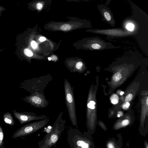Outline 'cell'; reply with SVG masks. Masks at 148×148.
I'll return each instance as SVG.
<instances>
[{
  "label": "cell",
  "mask_w": 148,
  "mask_h": 148,
  "mask_svg": "<svg viewBox=\"0 0 148 148\" xmlns=\"http://www.w3.org/2000/svg\"><path fill=\"white\" fill-rule=\"evenodd\" d=\"M71 26L69 24H65L62 25L61 27V29L62 31H67L70 30Z\"/></svg>",
  "instance_id": "4fadbf2b"
},
{
  "label": "cell",
  "mask_w": 148,
  "mask_h": 148,
  "mask_svg": "<svg viewBox=\"0 0 148 148\" xmlns=\"http://www.w3.org/2000/svg\"><path fill=\"white\" fill-rule=\"evenodd\" d=\"M25 54L28 57H31L33 56V53L29 49H26L24 51Z\"/></svg>",
  "instance_id": "7c38bea8"
},
{
  "label": "cell",
  "mask_w": 148,
  "mask_h": 148,
  "mask_svg": "<svg viewBox=\"0 0 148 148\" xmlns=\"http://www.w3.org/2000/svg\"><path fill=\"white\" fill-rule=\"evenodd\" d=\"M62 112L59 114L50 132L46 134L44 138L38 142L39 148H51L59 140L65 127L66 122L62 119Z\"/></svg>",
  "instance_id": "7a4b0ae2"
},
{
  "label": "cell",
  "mask_w": 148,
  "mask_h": 148,
  "mask_svg": "<svg viewBox=\"0 0 148 148\" xmlns=\"http://www.w3.org/2000/svg\"><path fill=\"white\" fill-rule=\"evenodd\" d=\"M67 137L70 148H95L93 138L88 132L82 133L77 128L70 126Z\"/></svg>",
  "instance_id": "6da1fadb"
},
{
  "label": "cell",
  "mask_w": 148,
  "mask_h": 148,
  "mask_svg": "<svg viewBox=\"0 0 148 148\" xmlns=\"http://www.w3.org/2000/svg\"><path fill=\"white\" fill-rule=\"evenodd\" d=\"M3 118L4 121L6 123L11 125H14V120L10 113H5L3 115Z\"/></svg>",
  "instance_id": "9c48e42d"
},
{
  "label": "cell",
  "mask_w": 148,
  "mask_h": 148,
  "mask_svg": "<svg viewBox=\"0 0 148 148\" xmlns=\"http://www.w3.org/2000/svg\"><path fill=\"white\" fill-rule=\"evenodd\" d=\"M106 29H94L89 30L90 32L96 34L105 35L107 36L106 38L110 39L115 38L124 37L130 36L136 37L138 32H131L127 30L125 27Z\"/></svg>",
  "instance_id": "277c9868"
},
{
  "label": "cell",
  "mask_w": 148,
  "mask_h": 148,
  "mask_svg": "<svg viewBox=\"0 0 148 148\" xmlns=\"http://www.w3.org/2000/svg\"><path fill=\"white\" fill-rule=\"evenodd\" d=\"M130 103L128 102H127L125 104H124L123 106L124 107L128 108L130 106Z\"/></svg>",
  "instance_id": "ffe728a7"
},
{
  "label": "cell",
  "mask_w": 148,
  "mask_h": 148,
  "mask_svg": "<svg viewBox=\"0 0 148 148\" xmlns=\"http://www.w3.org/2000/svg\"><path fill=\"white\" fill-rule=\"evenodd\" d=\"M48 59L49 60H51V58L50 57H49L48 58Z\"/></svg>",
  "instance_id": "83f0119b"
},
{
  "label": "cell",
  "mask_w": 148,
  "mask_h": 148,
  "mask_svg": "<svg viewBox=\"0 0 148 148\" xmlns=\"http://www.w3.org/2000/svg\"><path fill=\"white\" fill-rule=\"evenodd\" d=\"M97 148H99V147H97Z\"/></svg>",
  "instance_id": "f546056e"
},
{
  "label": "cell",
  "mask_w": 148,
  "mask_h": 148,
  "mask_svg": "<svg viewBox=\"0 0 148 148\" xmlns=\"http://www.w3.org/2000/svg\"><path fill=\"white\" fill-rule=\"evenodd\" d=\"M15 117L20 122L21 124L27 123L34 120H40L48 118L45 115H38L33 112H19L15 110H12Z\"/></svg>",
  "instance_id": "8992f818"
},
{
  "label": "cell",
  "mask_w": 148,
  "mask_h": 148,
  "mask_svg": "<svg viewBox=\"0 0 148 148\" xmlns=\"http://www.w3.org/2000/svg\"><path fill=\"white\" fill-rule=\"evenodd\" d=\"M97 8L102 18V20L114 27L116 22L110 9L106 5L101 4H97Z\"/></svg>",
  "instance_id": "52a82bcc"
},
{
  "label": "cell",
  "mask_w": 148,
  "mask_h": 148,
  "mask_svg": "<svg viewBox=\"0 0 148 148\" xmlns=\"http://www.w3.org/2000/svg\"><path fill=\"white\" fill-rule=\"evenodd\" d=\"M31 45L32 47L34 49L36 48L37 45V43L34 41H32L31 42Z\"/></svg>",
  "instance_id": "e0dca14e"
},
{
  "label": "cell",
  "mask_w": 148,
  "mask_h": 148,
  "mask_svg": "<svg viewBox=\"0 0 148 148\" xmlns=\"http://www.w3.org/2000/svg\"><path fill=\"white\" fill-rule=\"evenodd\" d=\"M126 148H129V143H127L126 145Z\"/></svg>",
  "instance_id": "d4e9b609"
},
{
  "label": "cell",
  "mask_w": 148,
  "mask_h": 148,
  "mask_svg": "<svg viewBox=\"0 0 148 148\" xmlns=\"http://www.w3.org/2000/svg\"><path fill=\"white\" fill-rule=\"evenodd\" d=\"M49 121L47 118L26 124L17 130L14 134L12 138H15L31 134L43 128Z\"/></svg>",
  "instance_id": "5b68a950"
},
{
  "label": "cell",
  "mask_w": 148,
  "mask_h": 148,
  "mask_svg": "<svg viewBox=\"0 0 148 148\" xmlns=\"http://www.w3.org/2000/svg\"><path fill=\"white\" fill-rule=\"evenodd\" d=\"M36 7L38 10H40L42 8V5L40 3H38L36 5Z\"/></svg>",
  "instance_id": "ac0fdd59"
},
{
  "label": "cell",
  "mask_w": 148,
  "mask_h": 148,
  "mask_svg": "<svg viewBox=\"0 0 148 148\" xmlns=\"http://www.w3.org/2000/svg\"><path fill=\"white\" fill-rule=\"evenodd\" d=\"M64 86L66 103L69 117L72 125L77 128L73 88L66 79L64 80Z\"/></svg>",
  "instance_id": "3957f363"
},
{
  "label": "cell",
  "mask_w": 148,
  "mask_h": 148,
  "mask_svg": "<svg viewBox=\"0 0 148 148\" xmlns=\"http://www.w3.org/2000/svg\"><path fill=\"white\" fill-rule=\"evenodd\" d=\"M89 103L93 105H94L95 104V102L94 101H90Z\"/></svg>",
  "instance_id": "cb8c5ba5"
},
{
  "label": "cell",
  "mask_w": 148,
  "mask_h": 148,
  "mask_svg": "<svg viewBox=\"0 0 148 148\" xmlns=\"http://www.w3.org/2000/svg\"><path fill=\"white\" fill-rule=\"evenodd\" d=\"M98 125L104 131H106L107 130V128L106 127L103 123L101 122H99Z\"/></svg>",
  "instance_id": "5bb4252c"
},
{
  "label": "cell",
  "mask_w": 148,
  "mask_h": 148,
  "mask_svg": "<svg viewBox=\"0 0 148 148\" xmlns=\"http://www.w3.org/2000/svg\"><path fill=\"white\" fill-rule=\"evenodd\" d=\"M40 41L41 42H42L46 40V38L44 37H40L39 39Z\"/></svg>",
  "instance_id": "603a6c76"
},
{
  "label": "cell",
  "mask_w": 148,
  "mask_h": 148,
  "mask_svg": "<svg viewBox=\"0 0 148 148\" xmlns=\"http://www.w3.org/2000/svg\"><path fill=\"white\" fill-rule=\"evenodd\" d=\"M118 100L116 99H113L111 100V102L113 104H115L118 102Z\"/></svg>",
  "instance_id": "44dd1931"
},
{
  "label": "cell",
  "mask_w": 148,
  "mask_h": 148,
  "mask_svg": "<svg viewBox=\"0 0 148 148\" xmlns=\"http://www.w3.org/2000/svg\"><path fill=\"white\" fill-rule=\"evenodd\" d=\"M146 103L148 105V97H147V100H146Z\"/></svg>",
  "instance_id": "4316f807"
},
{
  "label": "cell",
  "mask_w": 148,
  "mask_h": 148,
  "mask_svg": "<svg viewBox=\"0 0 148 148\" xmlns=\"http://www.w3.org/2000/svg\"><path fill=\"white\" fill-rule=\"evenodd\" d=\"M132 98V95L131 94H128L126 97L125 99V101L126 102H128L130 101Z\"/></svg>",
  "instance_id": "2e32d148"
},
{
  "label": "cell",
  "mask_w": 148,
  "mask_h": 148,
  "mask_svg": "<svg viewBox=\"0 0 148 148\" xmlns=\"http://www.w3.org/2000/svg\"><path fill=\"white\" fill-rule=\"evenodd\" d=\"M117 139L113 137L108 139L106 143V148H122L123 137L120 134L116 135Z\"/></svg>",
  "instance_id": "ba28073f"
},
{
  "label": "cell",
  "mask_w": 148,
  "mask_h": 148,
  "mask_svg": "<svg viewBox=\"0 0 148 148\" xmlns=\"http://www.w3.org/2000/svg\"><path fill=\"white\" fill-rule=\"evenodd\" d=\"M3 133L2 132L1 128L0 126V148L1 147H2L3 146Z\"/></svg>",
  "instance_id": "30bf717a"
},
{
  "label": "cell",
  "mask_w": 148,
  "mask_h": 148,
  "mask_svg": "<svg viewBox=\"0 0 148 148\" xmlns=\"http://www.w3.org/2000/svg\"><path fill=\"white\" fill-rule=\"evenodd\" d=\"M120 116V115L119 114H117V117H119Z\"/></svg>",
  "instance_id": "f1b7e54d"
},
{
  "label": "cell",
  "mask_w": 148,
  "mask_h": 148,
  "mask_svg": "<svg viewBox=\"0 0 148 148\" xmlns=\"http://www.w3.org/2000/svg\"><path fill=\"white\" fill-rule=\"evenodd\" d=\"M144 145L145 148H148V142L146 140H145L144 141Z\"/></svg>",
  "instance_id": "7402d4cb"
},
{
  "label": "cell",
  "mask_w": 148,
  "mask_h": 148,
  "mask_svg": "<svg viewBox=\"0 0 148 148\" xmlns=\"http://www.w3.org/2000/svg\"><path fill=\"white\" fill-rule=\"evenodd\" d=\"M121 75L119 72L116 73L113 77V79L115 82H118L121 79Z\"/></svg>",
  "instance_id": "8fae6325"
},
{
  "label": "cell",
  "mask_w": 148,
  "mask_h": 148,
  "mask_svg": "<svg viewBox=\"0 0 148 148\" xmlns=\"http://www.w3.org/2000/svg\"><path fill=\"white\" fill-rule=\"evenodd\" d=\"M124 94V92L123 91H121L120 93V94L121 95H122Z\"/></svg>",
  "instance_id": "484cf974"
},
{
  "label": "cell",
  "mask_w": 148,
  "mask_h": 148,
  "mask_svg": "<svg viewBox=\"0 0 148 148\" xmlns=\"http://www.w3.org/2000/svg\"><path fill=\"white\" fill-rule=\"evenodd\" d=\"M87 106L88 108L92 109H93L95 108V106L94 105H92L89 103L87 104Z\"/></svg>",
  "instance_id": "d6986e66"
},
{
  "label": "cell",
  "mask_w": 148,
  "mask_h": 148,
  "mask_svg": "<svg viewBox=\"0 0 148 148\" xmlns=\"http://www.w3.org/2000/svg\"><path fill=\"white\" fill-rule=\"evenodd\" d=\"M83 65V63L81 62H79L76 63L75 67L77 70H79L82 68Z\"/></svg>",
  "instance_id": "9a60e30c"
}]
</instances>
